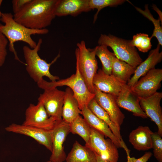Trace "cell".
Listing matches in <instances>:
<instances>
[{"label":"cell","mask_w":162,"mask_h":162,"mask_svg":"<svg viewBox=\"0 0 162 162\" xmlns=\"http://www.w3.org/2000/svg\"><path fill=\"white\" fill-rule=\"evenodd\" d=\"M65 94L62 109V118L64 122L70 124L82 114L78 102L74 96L72 90L67 88Z\"/></svg>","instance_id":"obj_22"},{"label":"cell","mask_w":162,"mask_h":162,"mask_svg":"<svg viewBox=\"0 0 162 162\" xmlns=\"http://www.w3.org/2000/svg\"><path fill=\"white\" fill-rule=\"evenodd\" d=\"M82 112L83 118L91 128L111 139L117 148H122L118 140L107 124L93 113L88 106L84 107Z\"/></svg>","instance_id":"obj_20"},{"label":"cell","mask_w":162,"mask_h":162,"mask_svg":"<svg viewBox=\"0 0 162 162\" xmlns=\"http://www.w3.org/2000/svg\"><path fill=\"white\" fill-rule=\"evenodd\" d=\"M153 133L148 126H139L130 132L129 141L138 151L148 150L152 148V135Z\"/></svg>","instance_id":"obj_19"},{"label":"cell","mask_w":162,"mask_h":162,"mask_svg":"<svg viewBox=\"0 0 162 162\" xmlns=\"http://www.w3.org/2000/svg\"><path fill=\"white\" fill-rule=\"evenodd\" d=\"M88 107L96 116L102 120L108 126L112 133L116 137L122 147L125 151L127 155H130V150L128 149L121 134L120 131L111 119L107 112L97 102L94 98L89 102Z\"/></svg>","instance_id":"obj_21"},{"label":"cell","mask_w":162,"mask_h":162,"mask_svg":"<svg viewBox=\"0 0 162 162\" xmlns=\"http://www.w3.org/2000/svg\"><path fill=\"white\" fill-rule=\"evenodd\" d=\"M134 7L137 11L152 22L154 25V28L153 33L151 37L152 38L153 37L156 38L158 41V44L162 46V28L160 25V19L159 18L157 20L154 18L148 9V4L145 5V9L144 10L136 7Z\"/></svg>","instance_id":"obj_27"},{"label":"cell","mask_w":162,"mask_h":162,"mask_svg":"<svg viewBox=\"0 0 162 162\" xmlns=\"http://www.w3.org/2000/svg\"><path fill=\"white\" fill-rule=\"evenodd\" d=\"M70 132L80 136L87 143L90 138L91 128L80 115L69 124Z\"/></svg>","instance_id":"obj_25"},{"label":"cell","mask_w":162,"mask_h":162,"mask_svg":"<svg viewBox=\"0 0 162 162\" xmlns=\"http://www.w3.org/2000/svg\"><path fill=\"white\" fill-rule=\"evenodd\" d=\"M153 8L157 12V13L158 14L159 16V18L160 19V21H161V22L162 23V13L160 10L154 4H153L152 6Z\"/></svg>","instance_id":"obj_34"},{"label":"cell","mask_w":162,"mask_h":162,"mask_svg":"<svg viewBox=\"0 0 162 162\" xmlns=\"http://www.w3.org/2000/svg\"><path fill=\"white\" fill-rule=\"evenodd\" d=\"M46 162H51V161H50V160H49L47 161Z\"/></svg>","instance_id":"obj_37"},{"label":"cell","mask_w":162,"mask_h":162,"mask_svg":"<svg viewBox=\"0 0 162 162\" xmlns=\"http://www.w3.org/2000/svg\"><path fill=\"white\" fill-rule=\"evenodd\" d=\"M57 121L49 117L43 105L30 104L26 109L22 124L48 130H51Z\"/></svg>","instance_id":"obj_9"},{"label":"cell","mask_w":162,"mask_h":162,"mask_svg":"<svg viewBox=\"0 0 162 162\" xmlns=\"http://www.w3.org/2000/svg\"><path fill=\"white\" fill-rule=\"evenodd\" d=\"M43 42L40 38L36 47L31 49L27 46L23 47V52L26 62V69L30 76L38 83L43 79V77H47L52 82L59 80V77L52 74L50 71L51 66L60 57L59 54L50 63H47L39 56L38 52Z\"/></svg>","instance_id":"obj_4"},{"label":"cell","mask_w":162,"mask_h":162,"mask_svg":"<svg viewBox=\"0 0 162 162\" xmlns=\"http://www.w3.org/2000/svg\"><path fill=\"white\" fill-rule=\"evenodd\" d=\"M91 10L89 6V0H58L55 14L58 16H74Z\"/></svg>","instance_id":"obj_18"},{"label":"cell","mask_w":162,"mask_h":162,"mask_svg":"<svg viewBox=\"0 0 162 162\" xmlns=\"http://www.w3.org/2000/svg\"><path fill=\"white\" fill-rule=\"evenodd\" d=\"M116 100L119 107L131 112L134 116L143 118H148L140 107L138 97L131 92L127 84L123 86Z\"/></svg>","instance_id":"obj_16"},{"label":"cell","mask_w":162,"mask_h":162,"mask_svg":"<svg viewBox=\"0 0 162 162\" xmlns=\"http://www.w3.org/2000/svg\"><path fill=\"white\" fill-rule=\"evenodd\" d=\"M66 162H97L95 153L86 146H83L77 141L74 143L66 156Z\"/></svg>","instance_id":"obj_23"},{"label":"cell","mask_w":162,"mask_h":162,"mask_svg":"<svg viewBox=\"0 0 162 162\" xmlns=\"http://www.w3.org/2000/svg\"><path fill=\"white\" fill-rule=\"evenodd\" d=\"M152 148L154 156L158 162H162V139L158 132L152 135Z\"/></svg>","instance_id":"obj_30"},{"label":"cell","mask_w":162,"mask_h":162,"mask_svg":"<svg viewBox=\"0 0 162 162\" xmlns=\"http://www.w3.org/2000/svg\"><path fill=\"white\" fill-rule=\"evenodd\" d=\"M130 40L122 39L113 35L101 34L98 40L99 45H104L111 48L116 57L130 65L137 67L142 61Z\"/></svg>","instance_id":"obj_5"},{"label":"cell","mask_w":162,"mask_h":162,"mask_svg":"<svg viewBox=\"0 0 162 162\" xmlns=\"http://www.w3.org/2000/svg\"><path fill=\"white\" fill-rule=\"evenodd\" d=\"M37 85L39 88L44 90L58 86H68L72 91L74 96L78 102L79 109L81 111L84 107L88 106L95 96L94 94L92 93L88 88L80 73L76 62V73L70 77L54 82H47L43 79Z\"/></svg>","instance_id":"obj_3"},{"label":"cell","mask_w":162,"mask_h":162,"mask_svg":"<svg viewBox=\"0 0 162 162\" xmlns=\"http://www.w3.org/2000/svg\"><path fill=\"white\" fill-rule=\"evenodd\" d=\"M65 92L57 88L44 90L38 98L48 116L57 121L62 120V112Z\"/></svg>","instance_id":"obj_10"},{"label":"cell","mask_w":162,"mask_h":162,"mask_svg":"<svg viewBox=\"0 0 162 162\" xmlns=\"http://www.w3.org/2000/svg\"><path fill=\"white\" fill-rule=\"evenodd\" d=\"M32 0H13L12 1V8L14 14L22 10Z\"/></svg>","instance_id":"obj_32"},{"label":"cell","mask_w":162,"mask_h":162,"mask_svg":"<svg viewBox=\"0 0 162 162\" xmlns=\"http://www.w3.org/2000/svg\"><path fill=\"white\" fill-rule=\"evenodd\" d=\"M112 74L122 82L127 84L136 67L117 58L113 52L111 56Z\"/></svg>","instance_id":"obj_24"},{"label":"cell","mask_w":162,"mask_h":162,"mask_svg":"<svg viewBox=\"0 0 162 162\" xmlns=\"http://www.w3.org/2000/svg\"><path fill=\"white\" fill-rule=\"evenodd\" d=\"M76 46L75 54L80 72L89 91L94 94L93 80L98 68L96 46L87 48L83 40L78 43Z\"/></svg>","instance_id":"obj_6"},{"label":"cell","mask_w":162,"mask_h":162,"mask_svg":"<svg viewBox=\"0 0 162 162\" xmlns=\"http://www.w3.org/2000/svg\"><path fill=\"white\" fill-rule=\"evenodd\" d=\"M2 2H3V0H0V20H1V19L2 18V13L1 12L0 10V7H1V5L2 4Z\"/></svg>","instance_id":"obj_36"},{"label":"cell","mask_w":162,"mask_h":162,"mask_svg":"<svg viewBox=\"0 0 162 162\" xmlns=\"http://www.w3.org/2000/svg\"><path fill=\"white\" fill-rule=\"evenodd\" d=\"M94 86V98L103 109L108 113L111 119L120 130L125 116L118 105L116 98L112 95L102 92Z\"/></svg>","instance_id":"obj_14"},{"label":"cell","mask_w":162,"mask_h":162,"mask_svg":"<svg viewBox=\"0 0 162 162\" xmlns=\"http://www.w3.org/2000/svg\"><path fill=\"white\" fill-rule=\"evenodd\" d=\"M0 20L4 24L0 23V31L8 40L10 51L14 53L15 59L26 65V64L19 58L14 48V43L22 41L28 44L31 49L34 48L37 43L32 39L31 36L46 34L49 32V30L46 28L36 29L28 28L16 21L14 15L10 13H2Z\"/></svg>","instance_id":"obj_2"},{"label":"cell","mask_w":162,"mask_h":162,"mask_svg":"<svg viewBox=\"0 0 162 162\" xmlns=\"http://www.w3.org/2000/svg\"><path fill=\"white\" fill-rule=\"evenodd\" d=\"M125 1L124 0H89V6L92 10L96 9L97 11L94 16L93 22L97 18L99 12L102 9L107 7H113L121 4Z\"/></svg>","instance_id":"obj_29"},{"label":"cell","mask_w":162,"mask_h":162,"mask_svg":"<svg viewBox=\"0 0 162 162\" xmlns=\"http://www.w3.org/2000/svg\"><path fill=\"white\" fill-rule=\"evenodd\" d=\"M140 107L148 117L157 125L158 133L162 136V111L160 102L162 93L156 92L153 95L146 97H138Z\"/></svg>","instance_id":"obj_13"},{"label":"cell","mask_w":162,"mask_h":162,"mask_svg":"<svg viewBox=\"0 0 162 162\" xmlns=\"http://www.w3.org/2000/svg\"><path fill=\"white\" fill-rule=\"evenodd\" d=\"M162 69L153 68L140 79L131 88V92L138 97L151 96L161 86Z\"/></svg>","instance_id":"obj_8"},{"label":"cell","mask_w":162,"mask_h":162,"mask_svg":"<svg viewBox=\"0 0 162 162\" xmlns=\"http://www.w3.org/2000/svg\"><path fill=\"white\" fill-rule=\"evenodd\" d=\"M152 155L150 152H146L141 157L136 158L134 157H131L130 155L127 156V162H147Z\"/></svg>","instance_id":"obj_33"},{"label":"cell","mask_w":162,"mask_h":162,"mask_svg":"<svg viewBox=\"0 0 162 162\" xmlns=\"http://www.w3.org/2000/svg\"><path fill=\"white\" fill-rule=\"evenodd\" d=\"M160 46L158 44L156 48L149 52L147 58L136 67L133 76L127 84L129 88L133 86L141 77L155 68V66L161 62L162 52H159Z\"/></svg>","instance_id":"obj_17"},{"label":"cell","mask_w":162,"mask_h":162,"mask_svg":"<svg viewBox=\"0 0 162 162\" xmlns=\"http://www.w3.org/2000/svg\"><path fill=\"white\" fill-rule=\"evenodd\" d=\"M51 131L52 150L49 160L51 162H64L67 156L63 144L70 132L69 124L62 120L57 121Z\"/></svg>","instance_id":"obj_11"},{"label":"cell","mask_w":162,"mask_h":162,"mask_svg":"<svg viewBox=\"0 0 162 162\" xmlns=\"http://www.w3.org/2000/svg\"><path fill=\"white\" fill-rule=\"evenodd\" d=\"M96 55L99 58L102 64V70L106 74H112L111 56L113 52H110L104 45L96 46Z\"/></svg>","instance_id":"obj_26"},{"label":"cell","mask_w":162,"mask_h":162,"mask_svg":"<svg viewBox=\"0 0 162 162\" xmlns=\"http://www.w3.org/2000/svg\"><path fill=\"white\" fill-rule=\"evenodd\" d=\"M97 160V162H109L108 161L105 160L102 158L98 154H95Z\"/></svg>","instance_id":"obj_35"},{"label":"cell","mask_w":162,"mask_h":162,"mask_svg":"<svg viewBox=\"0 0 162 162\" xmlns=\"http://www.w3.org/2000/svg\"><path fill=\"white\" fill-rule=\"evenodd\" d=\"M93 84L100 91L117 97L125 83L120 81L112 74L105 73L101 69H99L94 75Z\"/></svg>","instance_id":"obj_15"},{"label":"cell","mask_w":162,"mask_h":162,"mask_svg":"<svg viewBox=\"0 0 162 162\" xmlns=\"http://www.w3.org/2000/svg\"><path fill=\"white\" fill-rule=\"evenodd\" d=\"M85 146L104 159L109 162H118L119 154L117 147L110 138L91 128L90 140Z\"/></svg>","instance_id":"obj_7"},{"label":"cell","mask_w":162,"mask_h":162,"mask_svg":"<svg viewBox=\"0 0 162 162\" xmlns=\"http://www.w3.org/2000/svg\"><path fill=\"white\" fill-rule=\"evenodd\" d=\"M8 41L0 31V67L4 64L7 54V47Z\"/></svg>","instance_id":"obj_31"},{"label":"cell","mask_w":162,"mask_h":162,"mask_svg":"<svg viewBox=\"0 0 162 162\" xmlns=\"http://www.w3.org/2000/svg\"><path fill=\"white\" fill-rule=\"evenodd\" d=\"M152 38L147 34L140 33L134 35L130 43L132 46L136 47L140 51L146 52L151 48Z\"/></svg>","instance_id":"obj_28"},{"label":"cell","mask_w":162,"mask_h":162,"mask_svg":"<svg viewBox=\"0 0 162 162\" xmlns=\"http://www.w3.org/2000/svg\"><path fill=\"white\" fill-rule=\"evenodd\" d=\"M8 132L31 137L51 152L52 150L51 130L13 123L6 127Z\"/></svg>","instance_id":"obj_12"},{"label":"cell","mask_w":162,"mask_h":162,"mask_svg":"<svg viewBox=\"0 0 162 162\" xmlns=\"http://www.w3.org/2000/svg\"><path fill=\"white\" fill-rule=\"evenodd\" d=\"M58 1L32 0L20 11L14 14V19L28 28H46L56 16L55 10Z\"/></svg>","instance_id":"obj_1"}]
</instances>
